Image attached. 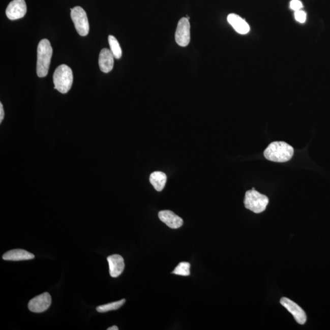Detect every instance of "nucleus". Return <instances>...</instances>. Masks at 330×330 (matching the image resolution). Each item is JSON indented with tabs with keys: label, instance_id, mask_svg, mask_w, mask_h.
Listing matches in <instances>:
<instances>
[{
	"label": "nucleus",
	"instance_id": "12",
	"mask_svg": "<svg viewBox=\"0 0 330 330\" xmlns=\"http://www.w3.org/2000/svg\"><path fill=\"white\" fill-rule=\"evenodd\" d=\"M114 56L111 50L103 48L99 54V65L100 69L104 73L112 71L114 66Z\"/></svg>",
	"mask_w": 330,
	"mask_h": 330
},
{
	"label": "nucleus",
	"instance_id": "15",
	"mask_svg": "<svg viewBox=\"0 0 330 330\" xmlns=\"http://www.w3.org/2000/svg\"><path fill=\"white\" fill-rule=\"evenodd\" d=\"M149 180L154 189L158 192H161L164 189L167 177L162 172L156 171L151 174Z\"/></svg>",
	"mask_w": 330,
	"mask_h": 330
},
{
	"label": "nucleus",
	"instance_id": "18",
	"mask_svg": "<svg viewBox=\"0 0 330 330\" xmlns=\"http://www.w3.org/2000/svg\"><path fill=\"white\" fill-rule=\"evenodd\" d=\"M190 263L186 262H181L175 268L172 274L181 275V276H189L190 274Z\"/></svg>",
	"mask_w": 330,
	"mask_h": 330
},
{
	"label": "nucleus",
	"instance_id": "19",
	"mask_svg": "<svg viewBox=\"0 0 330 330\" xmlns=\"http://www.w3.org/2000/svg\"><path fill=\"white\" fill-rule=\"evenodd\" d=\"M294 16L295 20L299 23H305L307 20V13L304 11H295Z\"/></svg>",
	"mask_w": 330,
	"mask_h": 330
},
{
	"label": "nucleus",
	"instance_id": "17",
	"mask_svg": "<svg viewBox=\"0 0 330 330\" xmlns=\"http://www.w3.org/2000/svg\"><path fill=\"white\" fill-rule=\"evenodd\" d=\"M126 299H123L121 301L115 302L113 303H110V304H108L107 305H104L102 306H99L97 308V311L99 313H107V312L117 310L118 309L120 308L122 306L125 304Z\"/></svg>",
	"mask_w": 330,
	"mask_h": 330
},
{
	"label": "nucleus",
	"instance_id": "1",
	"mask_svg": "<svg viewBox=\"0 0 330 330\" xmlns=\"http://www.w3.org/2000/svg\"><path fill=\"white\" fill-rule=\"evenodd\" d=\"M294 153L290 145L283 141H275L269 144L263 152L266 159L275 162H286L292 159Z\"/></svg>",
	"mask_w": 330,
	"mask_h": 330
},
{
	"label": "nucleus",
	"instance_id": "22",
	"mask_svg": "<svg viewBox=\"0 0 330 330\" xmlns=\"http://www.w3.org/2000/svg\"><path fill=\"white\" fill-rule=\"evenodd\" d=\"M108 330H118L119 328H117V326H113L111 327H110V328H108L107 329Z\"/></svg>",
	"mask_w": 330,
	"mask_h": 330
},
{
	"label": "nucleus",
	"instance_id": "5",
	"mask_svg": "<svg viewBox=\"0 0 330 330\" xmlns=\"http://www.w3.org/2000/svg\"><path fill=\"white\" fill-rule=\"evenodd\" d=\"M71 16L74 23L75 28L81 36L88 35L89 25L85 11L80 7L71 9Z\"/></svg>",
	"mask_w": 330,
	"mask_h": 330
},
{
	"label": "nucleus",
	"instance_id": "9",
	"mask_svg": "<svg viewBox=\"0 0 330 330\" xmlns=\"http://www.w3.org/2000/svg\"><path fill=\"white\" fill-rule=\"evenodd\" d=\"M281 304L287 309V310L292 314L293 317L301 325H304L307 322V317L305 312L299 306L295 304L290 299L287 298H282L280 301Z\"/></svg>",
	"mask_w": 330,
	"mask_h": 330
},
{
	"label": "nucleus",
	"instance_id": "8",
	"mask_svg": "<svg viewBox=\"0 0 330 330\" xmlns=\"http://www.w3.org/2000/svg\"><path fill=\"white\" fill-rule=\"evenodd\" d=\"M26 11L25 0H13L8 6L6 14L9 19L15 20L25 16Z\"/></svg>",
	"mask_w": 330,
	"mask_h": 330
},
{
	"label": "nucleus",
	"instance_id": "4",
	"mask_svg": "<svg viewBox=\"0 0 330 330\" xmlns=\"http://www.w3.org/2000/svg\"><path fill=\"white\" fill-rule=\"evenodd\" d=\"M269 202L267 196L255 190H248L245 193L244 204L247 209L255 214H260L265 210Z\"/></svg>",
	"mask_w": 330,
	"mask_h": 330
},
{
	"label": "nucleus",
	"instance_id": "11",
	"mask_svg": "<svg viewBox=\"0 0 330 330\" xmlns=\"http://www.w3.org/2000/svg\"><path fill=\"white\" fill-rule=\"evenodd\" d=\"M159 217L162 222L172 229L179 228L183 225V220L170 211H160Z\"/></svg>",
	"mask_w": 330,
	"mask_h": 330
},
{
	"label": "nucleus",
	"instance_id": "16",
	"mask_svg": "<svg viewBox=\"0 0 330 330\" xmlns=\"http://www.w3.org/2000/svg\"><path fill=\"white\" fill-rule=\"evenodd\" d=\"M108 42L110 45V50L116 59H120L122 56V50L116 38L113 36H108Z\"/></svg>",
	"mask_w": 330,
	"mask_h": 330
},
{
	"label": "nucleus",
	"instance_id": "2",
	"mask_svg": "<svg viewBox=\"0 0 330 330\" xmlns=\"http://www.w3.org/2000/svg\"><path fill=\"white\" fill-rule=\"evenodd\" d=\"M53 49L50 42L47 39H42L38 44L37 74L39 77H46L50 66Z\"/></svg>",
	"mask_w": 330,
	"mask_h": 330
},
{
	"label": "nucleus",
	"instance_id": "7",
	"mask_svg": "<svg viewBox=\"0 0 330 330\" xmlns=\"http://www.w3.org/2000/svg\"><path fill=\"white\" fill-rule=\"evenodd\" d=\"M51 304L50 295L48 292H45L32 299L29 302L28 308L33 313H43L49 308Z\"/></svg>",
	"mask_w": 330,
	"mask_h": 330
},
{
	"label": "nucleus",
	"instance_id": "3",
	"mask_svg": "<svg viewBox=\"0 0 330 330\" xmlns=\"http://www.w3.org/2000/svg\"><path fill=\"white\" fill-rule=\"evenodd\" d=\"M54 89L62 94H66L71 89L73 83V73L72 69L66 65H60L53 74Z\"/></svg>",
	"mask_w": 330,
	"mask_h": 330
},
{
	"label": "nucleus",
	"instance_id": "20",
	"mask_svg": "<svg viewBox=\"0 0 330 330\" xmlns=\"http://www.w3.org/2000/svg\"><path fill=\"white\" fill-rule=\"evenodd\" d=\"M290 7L293 11H299L303 8V4L299 0H292L290 2Z\"/></svg>",
	"mask_w": 330,
	"mask_h": 330
},
{
	"label": "nucleus",
	"instance_id": "21",
	"mask_svg": "<svg viewBox=\"0 0 330 330\" xmlns=\"http://www.w3.org/2000/svg\"><path fill=\"white\" fill-rule=\"evenodd\" d=\"M5 116V112L4 110V107L1 103L0 104V123H2V121L4 120Z\"/></svg>",
	"mask_w": 330,
	"mask_h": 330
},
{
	"label": "nucleus",
	"instance_id": "10",
	"mask_svg": "<svg viewBox=\"0 0 330 330\" xmlns=\"http://www.w3.org/2000/svg\"><path fill=\"white\" fill-rule=\"evenodd\" d=\"M109 268H110V276L117 278L123 273L125 263L123 257L119 254H113L107 258Z\"/></svg>",
	"mask_w": 330,
	"mask_h": 330
},
{
	"label": "nucleus",
	"instance_id": "6",
	"mask_svg": "<svg viewBox=\"0 0 330 330\" xmlns=\"http://www.w3.org/2000/svg\"><path fill=\"white\" fill-rule=\"evenodd\" d=\"M175 42L181 47H187L190 42V25L186 17L178 21L175 34Z\"/></svg>",
	"mask_w": 330,
	"mask_h": 330
},
{
	"label": "nucleus",
	"instance_id": "13",
	"mask_svg": "<svg viewBox=\"0 0 330 330\" xmlns=\"http://www.w3.org/2000/svg\"><path fill=\"white\" fill-rule=\"evenodd\" d=\"M230 25L241 35H246L250 32V27L246 21L237 14H230L228 16Z\"/></svg>",
	"mask_w": 330,
	"mask_h": 330
},
{
	"label": "nucleus",
	"instance_id": "14",
	"mask_svg": "<svg viewBox=\"0 0 330 330\" xmlns=\"http://www.w3.org/2000/svg\"><path fill=\"white\" fill-rule=\"evenodd\" d=\"M34 258V254L21 249L9 251L3 256V259L4 260H11V261H20V260H31Z\"/></svg>",
	"mask_w": 330,
	"mask_h": 330
}]
</instances>
